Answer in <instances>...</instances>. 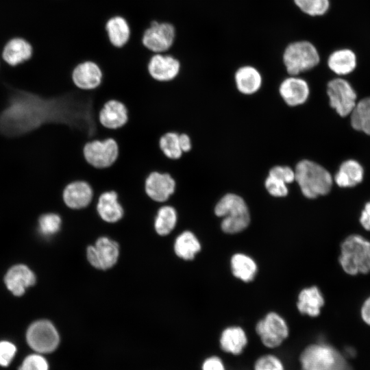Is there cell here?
Instances as JSON below:
<instances>
[{"label":"cell","instance_id":"f546056e","mask_svg":"<svg viewBox=\"0 0 370 370\" xmlns=\"http://www.w3.org/2000/svg\"><path fill=\"white\" fill-rule=\"evenodd\" d=\"M351 125L356 130L370 135V97L356 103L351 113Z\"/></svg>","mask_w":370,"mask_h":370},{"label":"cell","instance_id":"cb8c5ba5","mask_svg":"<svg viewBox=\"0 0 370 370\" xmlns=\"http://www.w3.org/2000/svg\"><path fill=\"white\" fill-rule=\"evenodd\" d=\"M32 55L31 45L23 38L10 40L3 51V60L11 66H16L27 60Z\"/></svg>","mask_w":370,"mask_h":370},{"label":"cell","instance_id":"30bf717a","mask_svg":"<svg viewBox=\"0 0 370 370\" xmlns=\"http://www.w3.org/2000/svg\"><path fill=\"white\" fill-rule=\"evenodd\" d=\"M175 38L174 26L169 23L152 21L143 36V46L153 53L167 52Z\"/></svg>","mask_w":370,"mask_h":370},{"label":"cell","instance_id":"836d02e7","mask_svg":"<svg viewBox=\"0 0 370 370\" xmlns=\"http://www.w3.org/2000/svg\"><path fill=\"white\" fill-rule=\"evenodd\" d=\"M60 225L61 219L56 214H45L39 219V230L45 236L56 233L60 230Z\"/></svg>","mask_w":370,"mask_h":370},{"label":"cell","instance_id":"44dd1931","mask_svg":"<svg viewBox=\"0 0 370 370\" xmlns=\"http://www.w3.org/2000/svg\"><path fill=\"white\" fill-rule=\"evenodd\" d=\"M235 84L238 91L244 95H252L261 87L262 78L257 69L245 65L240 67L235 73Z\"/></svg>","mask_w":370,"mask_h":370},{"label":"cell","instance_id":"277c9868","mask_svg":"<svg viewBox=\"0 0 370 370\" xmlns=\"http://www.w3.org/2000/svg\"><path fill=\"white\" fill-rule=\"evenodd\" d=\"M214 212L223 217L222 230L235 234L245 230L250 221L249 212L244 199L238 195L227 193L216 204Z\"/></svg>","mask_w":370,"mask_h":370},{"label":"cell","instance_id":"ba28073f","mask_svg":"<svg viewBox=\"0 0 370 370\" xmlns=\"http://www.w3.org/2000/svg\"><path fill=\"white\" fill-rule=\"evenodd\" d=\"M26 337L28 345L38 353H51L56 349L60 343L56 328L47 320L33 323L27 330Z\"/></svg>","mask_w":370,"mask_h":370},{"label":"cell","instance_id":"9c48e42d","mask_svg":"<svg viewBox=\"0 0 370 370\" xmlns=\"http://www.w3.org/2000/svg\"><path fill=\"white\" fill-rule=\"evenodd\" d=\"M327 94L330 105L341 116L352 113L356 103V94L349 83L341 78H336L328 83Z\"/></svg>","mask_w":370,"mask_h":370},{"label":"cell","instance_id":"f35d334b","mask_svg":"<svg viewBox=\"0 0 370 370\" xmlns=\"http://www.w3.org/2000/svg\"><path fill=\"white\" fill-rule=\"evenodd\" d=\"M200 370H227V367L219 355L211 354L204 358Z\"/></svg>","mask_w":370,"mask_h":370},{"label":"cell","instance_id":"d6a6232c","mask_svg":"<svg viewBox=\"0 0 370 370\" xmlns=\"http://www.w3.org/2000/svg\"><path fill=\"white\" fill-rule=\"evenodd\" d=\"M295 4L304 13L311 16H321L330 8V0H293Z\"/></svg>","mask_w":370,"mask_h":370},{"label":"cell","instance_id":"5b68a950","mask_svg":"<svg viewBox=\"0 0 370 370\" xmlns=\"http://www.w3.org/2000/svg\"><path fill=\"white\" fill-rule=\"evenodd\" d=\"M320 56L315 46L307 40L290 43L284 49L283 62L290 75L296 76L316 66Z\"/></svg>","mask_w":370,"mask_h":370},{"label":"cell","instance_id":"4dcf8cb0","mask_svg":"<svg viewBox=\"0 0 370 370\" xmlns=\"http://www.w3.org/2000/svg\"><path fill=\"white\" fill-rule=\"evenodd\" d=\"M159 147L164 155L171 160H177L182 157V151L179 142V134L175 132H168L164 134L159 140Z\"/></svg>","mask_w":370,"mask_h":370},{"label":"cell","instance_id":"d6986e66","mask_svg":"<svg viewBox=\"0 0 370 370\" xmlns=\"http://www.w3.org/2000/svg\"><path fill=\"white\" fill-rule=\"evenodd\" d=\"M96 210L103 220L109 223L116 222L124 214V208L114 190L104 191L99 195Z\"/></svg>","mask_w":370,"mask_h":370},{"label":"cell","instance_id":"ab89813d","mask_svg":"<svg viewBox=\"0 0 370 370\" xmlns=\"http://www.w3.org/2000/svg\"><path fill=\"white\" fill-rule=\"evenodd\" d=\"M360 222L365 230L370 231V201L365 204L361 212Z\"/></svg>","mask_w":370,"mask_h":370},{"label":"cell","instance_id":"7c38bea8","mask_svg":"<svg viewBox=\"0 0 370 370\" xmlns=\"http://www.w3.org/2000/svg\"><path fill=\"white\" fill-rule=\"evenodd\" d=\"M176 183L168 173L154 171L147 177L145 182L146 195L154 202L164 205L174 193Z\"/></svg>","mask_w":370,"mask_h":370},{"label":"cell","instance_id":"ac0fdd59","mask_svg":"<svg viewBox=\"0 0 370 370\" xmlns=\"http://www.w3.org/2000/svg\"><path fill=\"white\" fill-rule=\"evenodd\" d=\"M99 120L102 126L116 130L124 126L128 120V111L125 105L116 99L105 103L99 112Z\"/></svg>","mask_w":370,"mask_h":370},{"label":"cell","instance_id":"52a82bcc","mask_svg":"<svg viewBox=\"0 0 370 370\" xmlns=\"http://www.w3.org/2000/svg\"><path fill=\"white\" fill-rule=\"evenodd\" d=\"M86 161L96 169L111 166L119 156V146L112 138L103 140H94L86 143L83 148Z\"/></svg>","mask_w":370,"mask_h":370},{"label":"cell","instance_id":"d590c367","mask_svg":"<svg viewBox=\"0 0 370 370\" xmlns=\"http://www.w3.org/2000/svg\"><path fill=\"white\" fill-rule=\"evenodd\" d=\"M18 370H49V365L43 356L34 354L24 359Z\"/></svg>","mask_w":370,"mask_h":370},{"label":"cell","instance_id":"f1b7e54d","mask_svg":"<svg viewBox=\"0 0 370 370\" xmlns=\"http://www.w3.org/2000/svg\"><path fill=\"white\" fill-rule=\"evenodd\" d=\"M154 227L156 232L165 236L175 227L177 221V212L174 206L169 204L160 206L155 219Z\"/></svg>","mask_w":370,"mask_h":370},{"label":"cell","instance_id":"e575fe53","mask_svg":"<svg viewBox=\"0 0 370 370\" xmlns=\"http://www.w3.org/2000/svg\"><path fill=\"white\" fill-rule=\"evenodd\" d=\"M264 186L268 193L273 197H285L288 193L287 184L269 175L265 180Z\"/></svg>","mask_w":370,"mask_h":370},{"label":"cell","instance_id":"603a6c76","mask_svg":"<svg viewBox=\"0 0 370 370\" xmlns=\"http://www.w3.org/2000/svg\"><path fill=\"white\" fill-rule=\"evenodd\" d=\"M363 175L362 166L357 161L350 159L341 164L334 176V181L340 187H353L362 181Z\"/></svg>","mask_w":370,"mask_h":370},{"label":"cell","instance_id":"3957f363","mask_svg":"<svg viewBox=\"0 0 370 370\" xmlns=\"http://www.w3.org/2000/svg\"><path fill=\"white\" fill-rule=\"evenodd\" d=\"M339 262L349 275L370 272V241L358 234L347 236L341 244Z\"/></svg>","mask_w":370,"mask_h":370},{"label":"cell","instance_id":"7402d4cb","mask_svg":"<svg viewBox=\"0 0 370 370\" xmlns=\"http://www.w3.org/2000/svg\"><path fill=\"white\" fill-rule=\"evenodd\" d=\"M324 304L323 297L316 286L303 289L298 297L297 304L300 313L311 317H317Z\"/></svg>","mask_w":370,"mask_h":370},{"label":"cell","instance_id":"5bb4252c","mask_svg":"<svg viewBox=\"0 0 370 370\" xmlns=\"http://www.w3.org/2000/svg\"><path fill=\"white\" fill-rule=\"evenodd\" d=\"M64 204L74 210L85 208L92 203L94 193L91 186L84 180H75L67 184L62 193Z\"/></svg>","mask_w":370,"mask_h":370},{"label":"cell","instance_id":"7a4b0ae2","mask_svg":"<svg viewBox=\"0 0 370 370\" xmlns=\"http://www.w3.org/2000/svg\"><path fill=\"white\" fill-rule=\"evenodd\" d=\"M299 363L301 370H351L338 351L321 342L306 346L299 354Z\"/></svg>","mask_w":370,"mask_h":370},{"label":"cell","instance_id":"1f68e13d","mask_svg":"<svg viewBox=\"0 0 370 370\" xmlns=\"http://www.w3.org/2000/svg\"><path fill=\"white\" fill-rule=\"evenodd\" d=\"M252 370H286L282 358L272 351L258 356L252 364Z\"/></svg>","mask_w":370,"mask_h":370},{"label":"cell","instance_id":"60d3db41","mask_svg":"<svg viewBox=\"0 0 370 370\" xmlns=\"http://www.w3.org/2000/svg\"><path fill=\"white\" fill-rule=\"evenodd\" d=\"M179 142L183 153H187L191 150L193 147L192 140L188 134L186 133L179 134Z\"/></svg>","mask_w":370,"mask_h":370},{"label":"cell","instance_id":"9a60e30c","mask_svg":"<svg viewBox=\"0 0 370 370\" xmlns=\"http://www.w3.org/2000/svg\"><path fill=\"white\" fill-rule=\"evenodd\" d=\"M249 343L247 334L241 326L231 325L223 330L219 338L221 351L231 356H240L245 351Z\"/></svg>","mask_w":370,"mask_h":370},{"label":"cell","instance_id":"8992f818","mask_svg":"<svg viewBox=\"0 0 370 370\" xmlns=\"http://www.w3.org/2000/svg\"><path fill=\"white\" fill-rule=\"evenodd\" d=\"M255 330L260 343L269 350L280 347L289 336L286 321L274 312L268 313L258 321Z\"/></svg>","mask_w":370,"mask_h":370},{"label":"cell","instance_id":"484cf974","mask_svg":"<svg viewBox=\"0 0 370 370\" xmlns=\"http://www.w3.org/2000/svg\"><path fill=\"white\" fill-rule=\"evenodd\" d=\"M328 67L334 73L344 75L352 72L356 66V57L350 49H338L330 54L328 60Z\"/></svg>","mask_w":370,"mask_h":370},{"label":"cell","instance_id":"83f0119b","mask_svg":"<svg viewBox=\"0 0 370 370\" xmlns=\"http://www.w3.org/2000/svg\"><path fill=\"white\" fill-rule=\"evenodd\" d=\"M175 252L180 258L188 260L194 258L201 249V245L196 236L189 231L180 234L174 245Z\"/></svg>","mask_w":370,"mask_h":370},{"label":"cell","instance_id":"2e32d148","mask_svg":"<svg viewBox=\"0 0 370 370\" xmlns=\"http://www.w3.org/2000/svg\"><path fill=\"white\" fill-rule=\"evenodd\" d=\"M102 77L100 66L92 60L77 64L71 73L72 81L75 86L85 90L97 88L101 84Z\"/></svg>","mask_w":370,"mask_h":370},{"label":"cell","instance_id":"ffe728a7","mask_svg":"<svg viewBox=\"0 0 370 370\" xmlns=\"http://www.w3.org/2000/svg\"><path fill=\"white\" fill-rule=\"evenodd\" d=\"M35 281L34 273L23 264L12 267L5 277L8 288L16 296L22 295L27 287L34 284Z\"/></svg>","mask_w":370,"mask_h":370},{"label":"cell","instance_id":"8fae6325","mask_svg":"<svg viewBox=\"0 0 370 370\" xmlns=\"http://www.w3.org/2000/svg\"><path fill=\"white\" fill-rule=\"evenodd\" d=\"M87 259L98 269H108L114 266L119 258V247L116 242L108 237H100L94 246L87 248Z\"/></svg>","mask_w":370,"mask_h":370},{"label":"cell","instance_id":"4316f807","mask_svg":"<svg viewBox=\"0 0 370 370\" xmlns=\"http://www.w3.org/2000/svg\"><path fill=\"white\" fill-rule=\"evenodd\" d=\"M231 268L234 275L244 282L251 281L257 273L254 260L243 254H236L232 257Z\"/></svg>","mask_w":370,"mask_h":370},{"label":"cell","instance_id":"8d00e7d4","mask_svg":"<svg viewBox=\"0 0 370 370\" xmlns=\"http://www.w3.org/2000/svg\"><path fill=\"white\" fill-rule=\"evenodd\" d=\"M269 175L284 182L287 184L295 181V170L288 166H275L270 169Z\"/></svg>","mask_w":370,"mask_h":370},{"label":"cell","instance_id":"6da1fadb","mask_svg":"<svg viewBox=\"0 0 370 370\" xmlns=\"http://www.w3.org/2000/svg\"><path fill=\"white\" fill-rule=\"evenodd\" d=\"M295 181L302 194L314 199L328 194L332 186L331 174L321 165L309 160L299 161L295 169Z\"/></svg>","mask_w":370,"mask_h":370},{"label":"cell","instance_id":"e0dca14e","mask_svg":"<svg viewBox=\"0 0 370 370\" xmlns=\"http://www.w3.org/2000/svg\"><path fill=\"white\" fill-rule=\"evenodd\" d=\"M279 92L284 102L288 106L294 107L302 105L307 101L310 88L306 80L291 75L282 81Z\"/></svg>","mask_w":370,"mask_h":370},{"label":"cell","instance_id":"74e56055","mask_svg":"<svg viewBox=\"0 0 370 370\" xmlns=\"http://www.w3.org/2000/svg\"><path fill=\"white\" fill-rule=\"evenodd\" d=\"M16 352V348L13 343L7 341H0V366H8Z\"/></svg>","mask_w":370,"mask_h":370},{"label":"cell","instance_id":"b9f144b4","mask_svg":"<svg viewBox=\"0 0 370 370\" xmlns=\"http://www.w3.org/2000/svg\"><path fill=\"white\" fill-rule=\"evenodd\" d=\"M361 317L362 320L370 325V297L365 301L362 306Z\"/></svg>","mask_w":370,"mask_h":370},{"label":"cell","instance_id":"4fadbf2b","mask_svg":"<svg viewBox=\"0 0 370 370\" xmlns=\"http://www.w3.org/2000/svg\"><path fill=\"white\" fill-rule=\"evenodd\" d=\"M180 69V61L172 54L168 53H153L147 64L149 75L161 82L174 79L178 75Z\"/></svg>","mask_w":370,"mask_h":370},{"label":"cell","instance_id":"d4e9b609","mask_svg":"<svg viewBox=\"0 0 370 370\" xmlns=\"http://www.w3.org/2000/svg\"><path fill=\"white\" fill-rule=\"evenodd\" d=\"M106 30L111 45L116 48L124 47L130 37L129 24L120 16L110 18L106 24Z\"/></svg>","mask_w":370,"mask_h":370}]
</instances>
